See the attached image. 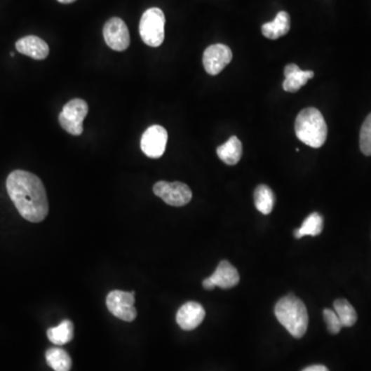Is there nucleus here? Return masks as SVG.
Wrapping results in <instances>:
<instances>
[{"mask_svg":"<svg viewBox=\"0 0 371 371\" xmlns=\"http://www.w3.org/2000/svg\"><path fill=\"white\" fill-rule=\"evenodd\" d=\"M6 190L19 214L27 221L39 223L49 214L45 186L34 173L13 171L6 180Z\"/></svg>","mask_w":371,"mask_h":371,"instance_id":"nucleus-1","label":"nucleus"},{"mask_svg":"<svg viewBox=\"0 0 371 371\" xmlns=\"http://www.w3.org/2000/svg\"><path fill=\"white\" fill-rule=\"evenodd\" d=\"M274 313L292 337L302 338L306 333L309 313L299 298L294 295L285 296L276 304Z\"/></svg>","mask_w":371,"mask_h":371,"instance_id":"nucleus-2","label":"nucleus"},{"mask_svg":"<svg viewBox=\"0 0 371 371\" xmlns=\"http://www.w3.org/2000/svg\"><path fill=\"white\" fill-rule=\"evenodd\" d=\"M298 140L311 148L319 149L327 140V124L319 109L307 107L298 114L295 121Z\"/></svg>","mask_w":371,"mask_h":371,"instance_id":"nucleus-3","label":"nucleus"},{"mask_svg":"<svg viewBox=\"0 0 371 371\" xmlns=\"http://www.w3.org/2000/svg\"><path fill=\"white\" fill-rule=\"evenodd\" d=\"M166 16L159 8H151L142 15L140 22V34L149 47H160L166 37Z\"/></svg>","mask_w":371,"mask_h":371,"instance_id":"nucleus-4","label":"nucleus"},{"mask_svg":"<svg viewBox=\"0 0 371 371\" xmlns=\"http://www.w3.org/2000/svg\"><path fill=\"white\" fill-rule=\"evenodd\" d=\"M88 111L89 107L85 100L80 98L70 100L63 107L62 112L59 115L61 127L69 135L74 136L82 135L84 130L83 122L87 117Z\"/></svg>","mask_w":371,"mask_h":371,"instance_id":"nucleus-5","label":"nucleus"},{"mask_svg":"<svg viewBox=\"0 0 371 371\" xmlns=\"http://www.w3.org/2000/svg\"><path fill=\"white\" fill-rule=\"evenodd\" d=\"M135 292H124L120 290L109 292L107 297V309L112 315L125 322H133L137 316L135 307Z\"/></svg>","mask_w":371,"mask_h":371,"instance_id":"nucleus-6","label":"nucleus"},{"mask_svg":"<svg viewBox=\"0 0 371 371\" xmlns=\"http://www.w3.org/2000/svg\"><path fill=\"white\" fill-rule=\"evenodd\" d=\"M154 194L171 206H184L192 199V191L181 182L160 181L154 185Z\"/></svg>","mask_w":371,"mask_h":371,"instance_id":"nucleus-7","label":"nucleus"},{"mask_svg":"<svg viewBox=\"0 0 371 371\" xmlns=\"http://www.w3.org/2000/svg\"><path fill=\"white\" fill-rule=\"evenodd\" d=\"M105 43L114 51L123 52L130 45L128 27L120 18H112L103 27Z\"/></svg>","mask_w":371,"mask_h":371,"instance_id":"nucleus-8","label":"nucleus"},{"mask_svg":"<svg viewBox=\"0 0 371 371\" xmlns=\"http://www.w3.org/2000/svg\"><path fill=\"white\" fill-rule=\"evenodd\" d=\"M168 140V135L166 129L160 125H153L149 127L142 135L140 149L149 158L157 159L166 152Z\"/></svg>","mask_w":371,"mask_h":371,"instance_id":"nucleus-9","label":"nucleus"},{"mask_svg":"<svg viewBox=\"0 0 371 371\" xmlns=\"http://www.w3.org/2000/svg\"><path fill=\"white\" fill-rule=\"evenodd\" d=\"M232 60L231 49L227 46L217 43L206 48L203 53V67L210 76H217Z\"/></svg>","mask_w":371,"mask_h":371,"instance_id":"nucleus-10","label":"nucleus"},{"mask_svg":"<svg viewBox=\"0 0 371 371\" xmlns=\"http://www.w3.org/2000/svg\"><path fill=\"white\" fill-rule=\"evenodd\" d=\"M239 283V274L234 265L228 261H221L216 271L203 281V287L206 290H213L215 287L222 289H230Z\"/></svg>","mask_w":371,"mask_h":371,"instance_id":"nucleus-11","label":"nucleus"},{"mask_svg":"<svg viewBox=\"0 0 371 371\" xmlns=\"http://www.w3.org/2000/svg\"><path fill=\"white\" fill-rule=\"evenodd\" d=\"M205 317V311L197 302H187L177 313V323L183 330L191 331L199 326Z\"/></svg>","mask_w":371,"mask_h":371,"instance_id":"nucleus-12","label":"nucleus"},{"mask_svg":"<svg viewBox=\"0 0 371 371\" xmlns=\"http://www.w3.org/2000/svg\"><path fill=\"white\" fill-rule=\"evenodd\" d=\"M17 51L34 60H43L50 54V48L43 39L34 35L22 37L16 43Z\"/></svg>","mask_w":371,"mask_h":371,"instance_id":"nucleus-13","label":"nucleus"},{"mask_svg":"<svg viewBox=\"0 0 371 371\" xmlns=\"http://www.w3.org/2000/svg\"><path fill=\"white\" fill-rule=\"evenodd\" d=\"M285 81L283 83V88L285 91L290 92V93H295L299 91L300 88L306 85L307 81L309 79L313 78L315 74L311 70H302L298 65H288L285 67Z\"/></svg>","mask_w":371,"mask_h":371,"instance_id":"nucleus-14","label":"nucleus"},{"mask_svg":"<svg viewBox=\"0 0 371 371\" xmlns=\"http://www.w3.org/2000/svg\"><path fill=\"white\" fill-rule=\"evenodd\" d=\"M220 159L227 166H236L243 155V144L236 136H231L225 144L217 149Z\"/></svg>","mask_w":371,"mask_h":371,"instance_id":"nucleus-15","label":"nucleus"},{"mask_svg":"<svg viewBox=\"0 0 371 371\" xmlns=\"http://www.w3.org/2000/svg\"><path fill=\"white\" fill-rule=\"evenodd\" d=\"M290 16L286 12H280L276 19L269 23L263 24L262 34L269 39H278L290 32Z\"/></svg>","mask_w":371,"mask_h":371,"instance_id":"nucleus-16","label":"nucleus"},{"mask_svg":"<svg viewBox=\"0 0 371 371\" xmlns=\"http://www.w3.org/2000/svg\"><path fill=\"white\" fill-rule=\"evenodd\" d=\"M254 201L255 206L261 214L269 215L274 210L276 197L269 186L260 185L255 190Z\"/></svg>","mask_w":371,"mask_h":371,"instance_id":"nucleus-17","label":"nucleus"},{"mask_svg":"<svg viewBox=\"0 0 371 371\" xmlns=\"http://www.w3.org/2000/svg\"><path fill=\"white\" fill-rule=\"evenodd\" d=\"M47 335L53 344L63 346L74 338V325L70 321H63L58 326L50 328Z\"/></svg>","mask_w":371,"mask_h":371,"instance_id":"nucleus-18","label":"nucleus"},{"mask_svg":"<svg viewBox=\"0 0 371 371\" xmlns=\"http://www.w3.org/2000/svg\"><path fill=\"white\" fill-rule=\"evenodd\" d=\"M46 359L50 367L55 371H69L72 368V359L62 349H50L46 353Z\"/></svg>","mask_w":371,"mask_h":371,"instance_id":"nucleus-19","label":"nucleus"},{"mask_svg":"<svg viewBox=\"0 0 371 371\" xmlns=\"http://www.w3.org/2000/svg\"><path fill=\"white\" fill-rule=\"evenodd\" d=\"M323 218L318 213H313L304 220V224L299 229H296L294 236L296 238L300 239L302 237L311 236H319L323 230Z\"/></svg>","mask_w":371,"mask_h":371,"instance_id":"nucleus-20","label":"nucleus"},{"mask_svg":"<svg viewBox=\"0 0 371 371\" xmlns=\"http://www.w3.org/2000/svg\"><path fill=\"white\" fill-rule=\"evenodd\" d=\"M335 311L339 318L342 327H352L357 322V313L348 300L337 299L335 302Z\"/></svg>","mask_w":371,"mask_h":371,"instance_id":"nucleus-21","label":"nucleus"},{"mask_svg":"<svg viewBox=\"0 0 371 371\" xmlns=\"http://www.w3.org/2000/svg\"><path fill=\"white\" fill-rule=\"evenodd\" d=\"M360 149L366 156H371V113L364 121L360 131Z\"/></svg>","mask_w":371,"mask_h":371,"instance_id":"nucleus-22","label":"nucleus"},{"mask_svg":"<svg viewBox=\"0 0 371 371\" xmlns=\"http://www.w3.org/2000/svg\"><path fill=\"white\" fill-rule=\"evenodd\" d=\"M325 322H326L327 329L331 335H337L342 330V325L337 313L332 309H326L323 311Z\"/></svg>","mask_w":371,"mask_h":371,"instance_id":"nucleus-23","label":"nucleus"},{"mask_svg":"<svg viewBox=\"0 0 371 371\" xmlns=\"http://www.w3.org/2000/svg\"><path fill=\"white\" fill-rule=\"evenodd\" d=\"M302 371H329L328 368L325 367V366L323 365H313L309 366V367L305 368V370Z\"/></svg>","mask_w":371,"mask_h":371,"instance_id":"nucleus-24","label":"nucleus"},{"mask_svg":"<svg viewBox=\"0 0 371 371\" xmlns=\"http://www.w3.org/2000/svg\"><path fill=\"white\" fill-rule=\"evenodd\" d=\"M57 1H59L60 4H72V2L76 1V0H57Z\"/></svg>","mask_w":371,"mask_h":371,"instance_id":"nucleus-25","label":"nucleus"}]
</instances>
